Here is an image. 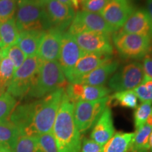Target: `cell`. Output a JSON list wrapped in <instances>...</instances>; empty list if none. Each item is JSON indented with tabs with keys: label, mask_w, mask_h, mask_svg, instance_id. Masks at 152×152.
<instances>
[{
	"label": "cell",
	"mask_w": 152,
	"mask_h": 152,
	"mask_svg": "<svg viewBox=\"0 0 152 152\" xmlns=\"http://www.w3.org/2000/svg\"><path fill=\"white\" fill-rule=\"evenodd\" d=\"M67 80L58 61H44L40 66L26 96L41 99L60 88H64Z\"/></svg>",
	"instance_id": "3957f363"
},
{
	"label": "cell",
	"mask_w": 152,
	"mask_h": 152,
	"mask_svg": "<svg viewBox=\"0 0 152 152\" xmlns=\"http://www.w3.org/2000/svg\"><path fill=\"white\" fill-rule=\"evenodd\" d=\"M147 7L148 14L152 19V0H147Z\"/></svg>",
	"instance_id": "f35d334b"
},
{
	"label": "cell",
	"mask_w": 152,
	"mask_h": 152,
	"mask_svg": "<svg viewBox=\"0 0 152 152\" xmlns=\"http://www.w3.org/2000/svg\"><path fill=\"white\" fill-rule=\"evenodd\" d=\"M134 11L131 0H110L99 14L118 31Z\"/></svg>",
	"instance_id": "7c38bea8"
},
{
	"label": "cell",
	"mask_w": 152,
	"mask_h": 152,
	"mask_svg": "<svg viewBox=\"0 0 152 152\" xmlns=\"http://www.w3.org/2000/svg\"><path fill=\"white\" fill-rule=\"evenodd\" d=\"M120 31L126 33L147 35L152 40V19L144 9L133 11Z\"/></svg>",
	"instance_id": "e0dca14e"
},
{
	"label": "cell",
	"mask_w": 152,
	"mask_h": 152,
	"mask_svg": "<svg viewBox=\"0 0 152 152\" xmlns=\"http://www.w3.org/2000/svg\"><path fill=\"white\" fill-rule=\"evenodd\" d=\"M14 19L18 32L50 29L43 0H18Z\"/></svg>",
	"instance_id": "277c9868"
},
{
	"label": "cell",
	"mask_w": 152,
	"mask_h": 152,
	"mask_svg": "<svg viewBox=\"0 0 152 152\" xmlns=\"http://www.w3.org/2000/svg\"><path fill=\"white\" fill-rule=\"evenodd\" d=\"M110 0H83L81 1L83 11L99 13Z\"/></svg>",
	"instance_id": "836d02e7"
},
{
	"label": "cell",
	"mask_w": 152,
	"mask_h": 152,
	"mask_svg": "<svg viewBox=\"0 0 152 152\" xmlns=\"http://www.w3.org/2000/svg\"><path fill=\"white\" fill-rule=\"evenodd\" d=\"M152 111V102H144L137 106L134 112V123L136 130L147 123L148 118Z\"/></svg>",
	"instance_id": "83f0119b"
},
{
	"label": "cell",
	"mask_w": 152,
	"mask_h": 152,
	"mask_svg": "<svg viewBox=\"0 0 152 152\" xmlns=\"http://www.w3.org/2000/svg\"><path fill=\"white\" fill-rule=\"evenodd\" d=\"M133 91L142 102H152V79L144 75L142 83Z\"/></svg>",
	"instance_id": "4dcf8cb0"
},
{
	"label": "cell",
	"mask_w": 152,
	"mask_h": 152,
	"mask_svg": "<svg viewBox=\"0 0 152 152\" xmlns=\"http://www.w3.org/2000/svg\"><path fill=\"white\" fill-rule=\"evenodd\" d=\"M115 102V104L128 109H136L138 105V98L133 90L116 92L109 96V103Z\"/></svg>",
	"instance_id": "484cf974"
},
{
	"label": "cell",
	"mask_w": 152,
	"mask_h": 152,
	"mask_svg": "<svg viewBox=\"0 0 152 152\" xmlns=\"http://www.w3.org/2000/svg\"><path fill=\"white\" fill-rule=\"evenodd\" d=\"M151 115H152V111H151Z\"/></svg>",
	"instance_id": "b9f144b4"
},
{
	"label": "cell",
	"mask_w": 152,
	"mask_h": 152,
	"mask_svg": "<svg viewBox=\"0 0 152 152\" xmlns=\"http://www.w3.org/2000/svg\"><path fill=\"white\" fill-rule=\"evenodd\" d=\"M103 146L96 143L91 139L85 138L82 141V146L80 152H102Z\"/></svg>",
	"instance_id": "e575fe53"
},
{
	"label": "cell",
	"mask_w": 152,
	"mask_h": 152,
	"mask_svg": "<svg viewBox=\"0 0 152 152\" xmlns=\"http://www.w3.org/2000/svg\"><path fill=\"white\" fill-rule=\"evenodd\" d=\"M112 40L118 54L128 59L144 58L152 51V40L147 35L116 31Z\"/></svg>",
	"instance_id": "5b68a950"
},
{
	"label": "cell",
	"mask_w": 152,
	"mask_h": 152,
	"mask_svg": "<svg viewBox=\"0 0 152 152\" xmlns=\"http://www.w3.org/2000/svg\"><path fill=\"white\" fill-rule=\"evenodd\" d=\"M41 61L37 55L28 57L23 64L15 71L7 92L16 99L26 96L37 73Z\"/></svg>",
	"instance_id": "8992f818"
},
{
	"label": "cell",
	"mask_w": 152,
	"mask_h": 152,
	"mask_svg": "<svg viewBox=\"0 0 152 152\" xmlns=\"http://www.w3.org/2000/svg\"><path fill=\"white\" fill-rule=\"evenodd\" d=\"M43 4L51 28L64 32L69 28L75 15L73 8L58 0H43Z\"/></svg>",
	"instance_id": "8fae6325"
},
{
	"label": "cell",
	"mask_w": 152,
	"mask_h": 152,
	"mask_svg": "<svg viewBox=\"0 0 152 152\" xmlns=\"http://www.w3.org/2000/svg\"><path fill=\"white\" fill-rule=\"evenodd\" d=\"M74 106L64 92L52 131L58 152L80 151L83 140L74 119Z\"/></svg>",
	"instance_id": "7a4b0ae2"
},
{
	"label": "cell",
	"mask_w": 152,
	"mask_h": 152,
	"mask_svg": "<svg viewBox=\"0 0 152 152\" xmlns=\"http://www.w3.org/2000/svg\"><path fill=\"white\" fill-rule=\"evenodd\" d=\"M0 152H14V150L5 144H0Z\"/></svg>",
	"instance_id": "74e56055"
},
{
	"label": "cell",
	"mask_w": 152,
	"mask_h": 152,
	"mask_svg": "<svg viewBox=\"0 0 152 152\" xmlns=\"http://www.w3.org/2000/svg\"><path fill=\"white\" fill-rule=\"evenodd\" d=\"M134 132H118L103 146L102 152H128Z\"/></svg>",
	"instance_id": "44dd1931"
},
{
	"label": "cell",
	"mask_w": 152,
	"mask_h": 152,
	"mask_svg": "<svg viewBox=\"0 0 152 152\" xmlns=\"http://www.w3.org/2000/svg\"><path fill=\"white\" fill-rule=\"evenodd\" d=\"M0 60H1V50H0Z\"/></svg>",
	"instance_id": "60d3db41"
},
{
	"label": "cell",
	"mask_w": 152,
	"mask_h": 152,
	"mask_svg": "<svg viewBox=\"0 0 152 152\" xmlns=\"http://www.w3.org/2000/svg\"><path fill=\"white\" fill-rule=\"evenodd\" d=\"M60 2L73 8L74 10H77L80 7L81 0H58Z\"/></svg>",
	"instance_id": "8d00e7d4"
},
{
	"label": "cell",
	"mask_w": 152,
	"mask_h": 152,
	"mask_svg": "<svg viewBox=\"0 0 152 152\" xmlns=\"http://www.w3.org/2000/svg\"><path fill=\"white\" fill-rule=\"evenodd\" d=\"M36 151L58 152L52 132L35 136Z\"/></svg>",
	"instance_id": "f1b7e54d"
},
{
	"label": "cell",
	"mask_w": 152,
	"mask_h": 152,
	"mask_svg": "<svg viewBox=\"0 0 152 152\" xmlns=\"http://www.w3.org/2000/svg\"><path fill=\"white\" fill-rule=\"evenodd\" d=\"M16 8V0H0V23L14 18Z\"/></svg>",
	"instance_id": "1f68e13d"
},
{
	"label": "cell",
	"mask_w": 152,
	"mask_h": 152,
	"mask_svg": "<svg viewBox=\"0 0 152 152\" xmlns=\"http://www.w3.org/2000/svg\"><path fill=\"white\" fill-rule=\"evenodd\" d=\"M149 151L150 152H152V132L149 137Z\"/></svg>",
	"instance_id": "ab89813d"
},
{
	"label": "cell",
	"mask_w": 152,
	"mask_h": 152,
	"mask_svg": "<svg viewBox=\"0 0 152 152\" xmlns=\"http://www.w3.org/2000/svg\"><path fill=\"white\" fill-rule=\"evenodd\" d=\"M99 32L113 34L116 32L99 13L81 11L75 14L68 33L75 35L83 32Z\"/></svg>",
	"instance_id": "9c48e42d"
},
{
	"label": "cell",
	"mask_w": 152,
	"mask_h": 152,
	"mask_svg": "<svg viewBox=\"0 0 152 152\" xmlns=\"http://www.w3.org/2000/svg\"><path fill=\"white\" fill-rule=\"evenodd\" d=\"M13 62L9 57L1 56L0 60V94L6 92L15 73Z\"/></svg>",
	"instance_id": "d4e9b609"
},
{
	"label": "cell",
	"mask_w": 152,
	"mask_h": 152,
	"mask_svg": "<svg viewBox=\"0 0 152 152\" xmlns=\"http://www.w3.org/2000/svg\"><path fill=\"white\" fill-rule=\"evenodd\" d=\"M65 87L34 102L17 105L9 120L17 126L20 135L38 136L52 132Z\"/></svg>",
	"instance_id": "6da1fadb"
},
{
	"label": "cell",
	"mask_w": 152,
	"mask_h": 152,
	"mask_svg": "<svg viewBox=\"0 0 152 152\" xmlns=\"http://www.w3.org/2000/svg\"><path fill=\"white\" fill-rule=\"evenodd\" d=\"M112 55L98 53H85L71 71L65 75L69 83H75L81 77L111 60Z\"/></svg>",
	"instance_id": "4fadbf2b"
},
{
	"label": "cell",
	"mask_w": 152,
	"mask_h": 152,
	"mask_svg": "<svg viewBox=\"0 0 152 152\" xmlns=\"http://www.w3.org/2000/svg\"><path fill=\"white\" fill-rule=\"evenodd\" d=\"M83 1V0H81V1Z\"/></svg>",
	"instance_id": "7bdbcfd3"
},
{
	"label": "cell",
	"mask_w": 152,
	"mask_h": 152,
	"mask_svg": "<svg viewBox=\"0 0 152 152\" xmlns=\"http://www.w3.org/2000/svg\"><path fill=\"white\" fill-rule=\"evenodd\" d=\"M109 104V96L92 102L80 101L75 102L74 106V119L76 127L81 134L87 132L94 126Z\"/></svg>",
	"instance_id": "52a82bcc"
},
{
	"label": "cell",
	"mask_w": 152,
	"mask_h": 152,
	"mask_svg": "<svg viewBox=\"0 0 152 152\" xmlns=\"http://www.w3.org/2000/svg\"><path fill=\"white\" fill-rule=\"evenodd\" d=\"M115 134L111 108L107 106L92 127L90 139L104 146Z\"/></svg>",
	"instance_id": "ac0fdd59"
},
{
	"label": "cell",
	"mask_w": 152,
	"mask_h": 152,
	"mask_svg": "<svg viewBox=\"0 0 152 152\" xmlns=\"http://www.w3.org/2000/svg\"><path fill=\"white\" fill-rule=\"evenodd\" d=\"M112 92L106 86H92L80 83H69L65 87V93L74 103L80 101L92 102L109 96Z\"/></svg>",
	"instance_id": "5bb4252c"
},
{
	"label": "cell",
	"mask_w": 152,
	"mask_h": 152,
	"mask_svg": "<svg viewBox=\"0 0 152 152\" xmlns=\"http://www.w3.org/2000/svg\"><path fill=\"white\" fill-rule=\"evenodd\" d=\"M17 106V100L7 92L0 94V122L7 121Z\"/></svg>",
	"instance_id": "4316f807"
},
{
	"label": "cell",
	"mask_w": 152,
	"mask_h": 152,
	"mask_svg": "<svg viewBox=\"0 0 152 152\" xmlns=\"http://www.w3.org/2000/svg\"><path fill=\"white\" fill-rule=\"evenodd\" d=\"M14 152H37L35 137L23 134L19 136L14 147Z\"/></svg>",
	"instance_id": "d6a6232c"
},
{
	"label": "cell",
	"mask_w": 152,
	"mask_h": 152,
	"mask_svg": "<svg viewBox=\"0 0 152 152\" xmlns=\"http://www.w3.org/2000/svg\"><path fill=\"white\" fill-rule=\"evenodd\" d=\"M46 31V30H45ZM44 30H26L19 33L16 45L28 57L37 55Z\"/></svg>",
	"instance_id": "ffe728a7"
},
{
	"label": "cell",
	"mask_w": 152,
	"mask_h": 152,
	"mask_svg": "<svg viewBox=\"0 0 152 152\" xmlns=\"http://www.w3.org/2000/svg\"><path fill=\"white\" fill-rule=\"evenodd\" d=\"M144 73L140 63L134 61L116 71L108 81L109 89L114 92L132 90L143 81Z\"/></svg>",
	"instance_id": "ba28073f"
},
{
	"label": "cell",
	"mask_w": 152,
	"mask_h": 152,
	"mask_svg": "<svg viewBox=\"0 0 152 152\" xmlns=\"http://www.w3.org/2000/svg\"><path fill=\"white\" fill-rule=\"evenodd\" d=\"M64 32L50 28L46 30L42 37L37 56L44 61L58 60Z\"/></svg>",
	"instance_id": "9a60e30c"
},
{
	"label": "cell",
	"mask_w": 152,
	"mask_h": 152,
	"mask_svg": "<svg viewBox=\"0 0 152 152\" xmlns=\"http://www.w3.org/2000/svg\"><path fill=\"white\" fill-rule=\"evenodd\" d=\"M73 36L78 46L85 53L113 54V46L111 34L89 31Z\"/></svg>",
	"instance_id": "30bf717a"
},
{
	"label": "cell",
	"mask_w": 152,
	"mask_h": 152,
	"mask_svg": "<svg viewBox=\"0 0 152 152\" xmlns=\"http://www.w3.org/2000/svg\"><path fill=\"white\" fill-rule=\"evenodd\" d=\"M20 132L9 120L0 122V144H5L14 150Z\"/></svg>",
	"instance_id": "cb8c5ba5"
},
{
	"label": "cell",
	"mask_w": 152,
	"mask_h": 152,
	"mask_svg": "<svg viewBox=\"0 0 152 152\" xmlns=\"http://www.w3.org/2000/svg\"><path fill=\"white\" fill-rule=\"evenodd\" d=\"M1 56L9 57L14 64L15 70L18 69L27 58L26 54L23 52V51L19 48L16 44L11 45L4 50H1Z\"/></svg>",
	"instance_id": "f546056e"
},
{
	"label": "cell",
	"mask_w": 152,
	"mask_h": 152,
	"mask_svg": "<svg viewBox=\"0 0 152 152\" xmlns=\"http://www.w3.org/2000/svg\"><path fill=\"white\" fill-rule=\"evenodd\" d=\"M151 132L152 126L147 123L138 130H136L128 151L150 152L149 137Z\"/></svg>",
	"instance_id": "7402d4cb"
},
{
	"label": "cell",
	"mask_w": 152,
	"mask_h": 152,
	"mask_svg": "<svg viewBox=\"0 0 152 152\" xmlns=\"http://www.w3.org/2000/svg\"><path fill=\"white\" fill-rule=\"evenodd\" d=\"M19 32L14 18L0 23V50H4L18 41Z\"/></svg>",
	"instance_id": "603a6c76"
},
{
	"label": "cell",
	"mask_w": 152,
	"mask_h": 152,
	"mask_svg": "<svg viewBox=\"0 0 152 152\" xmlns=\"http://www.w3.org/2000/svg\"><path fill=\"white\" fill-rule=\"evenodd\" d=\"M118 67L119 62L118 61L111 60L81 77L75 83L92 86H104L111 78V76L116 72Z\"/></svg>",
	"instance_id": "d6986e66"
},
{
	"label": "cell",
	"mask_w": 152,
	"mask_h": 152,
	"mask_svg": "<svg viewBox=\"0 0 152 152\" xmlns=\"http://www.w3.org/2000/svg\"><path fill=\"white\" fill-rule=\"evenodd\" d=\"M143 70L144 75L152 79V56L147 55L144 58Z\"/></svg>",
	"instance_id": "d590c367"
},
{
	"label": "cell",
	"mask_w": 152,
	"mask_h": 152,
	"mask_svg": "<svg viewBox=\"0 0 152 152\" xmlns=\"http://www.w3.org/2000/svg\"><path fill=\"white\" fill-rule=\"evenodd\" d=\"M85 52L78 46L73 36L68 33L63 35L58 63L64 75H66L75 66Z\"/></svg>",
	"instance_id": "2e32d148"
}]
</instances>
